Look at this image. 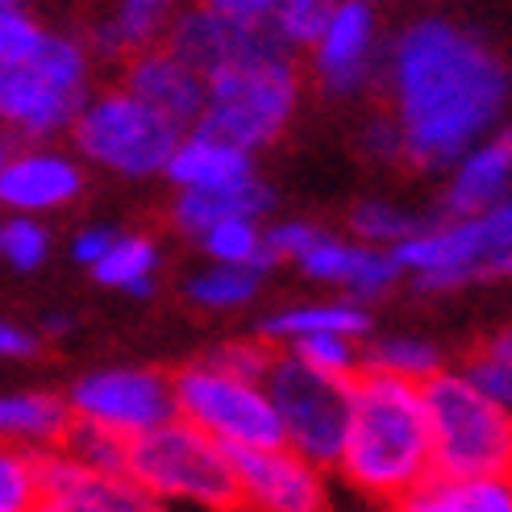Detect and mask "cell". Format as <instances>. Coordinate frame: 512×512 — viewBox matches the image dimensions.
I'll list each match as a JSON object with an SVG mask.
<instances>
[{
	"instance_id": "1",
	"label": "cell",
	"mask_w": 512,
	"mask_h": 512,
	"mask_svg": "<svg viewBox=\"0 0 512 512\" xmlns=\"http://www.w3.org/2000/svg\"><path fill=\"white\" fill-rule=\"evenodd\" d=\"M383 84L404 159L425 171H446L504 125L508 67L488 38L454 17L408 21L383 50Z\"/></svg>"
},
{
	"instance_id": "2",
	"label": "cell",
	"mask_w": 512,
	"mask_h": 512,
	"mask_svg": "<svg viewBox=\"0 0 512 512\" xmlns=\"http://www.w3.org/2000/svg\"><path fill=\"white\" fill-rule=\"evenodd\" d=\"M358 496L396 508L433 471L421 383L358 371L350 383L346 442L334 467Z\"/></svg>"
},
{
	"instance_id": "3",
	"label": "cell",
	"mask_w": 512,
	"mask_h": 512,
	"mask_svg": "<svg viewBox=\"0 0 512 512\" xmlns=\"http://www.w3.org/2000/svg\"><path fill=\"white\" fill-rule=\"evenodd\" d=\"M300 67L279 42H263L204 75L200 130L234 142L250 155L275 146L300 109Z\"/></svg>"
},
{
	"instance_id": "4",
	"label": "cell",
	"mask_w": 512,
	"mask_h": 512,
	"mask_svg": "<svg viewBox=\"0 0 512 512\" xmlns=\"http://www.w3.org/2000/svg\"><path fill=\"white\" fill-rule=\"evenodd\" d=\"M92 50L80 34L42 30L38 46L0 75V130L21 142H55L92 96Z\"/></svg>"
},
{
	"instance_id": "5",
	"label": "cell",
	"mask_w": 512,
	"mask_h": 512,
	"mask_svg": "<svg viewBox=\"0 0 512 512\" xmlns=\"http://www.w3.org/2000/svg\"><path fill=\"white\" fill-rule=\"evenodd\" d=\"M125 479L159 508L188 504L204 512H242L234 454L179 417L130 438Z\"/></svg>"
},
{
	"instance_id": "6",
	"label": "cell",
	"mask_w": 512,
	"mask_h": 512,
	"mask_svg": "<svg viewBox=\"0 0 512 512\" xmlns=\"http://www.w3.org/2000/svg\"><path fill=\"white\" fill-rule=\"evenodd\" d=\"M429 458L442 475H508L512 413L475 392L458 371H438L421 383Z\"/></svg>"
},
{
	"instance_id": "7",
	"label": "cell",
	"mask_w": 512,
	"mask_h": 512,
	"mask_svg": "<svg viewBox=\"0 0 512 512\" xmlns=\"http://www.w3.org/2000/svg\"><path fill=\"white\" fill-rule=\"evenodd\" d=\"M392 259L421 292H454L483 279H504L512 267V204L479 217L421 221Z\"/></svg>"
},
{
	"instance_id": "8",
	"label": "cell",
	"mask_w": 512,
	"mask_h": 512,
	"mask_svg": "<svg viewBox=\"0 0 512 512\" xmlns=\"http://www.w3.org/2000/svg\"><path fill=\"white\" fill-rule=\"evenodd\" d=\"M67 134L75 142V159L84 167L109 171L117 179H155L163 175L184 130L117 84L100 92L92 88Z\"/></svg>"
},
{
	"instance_id": "9",
	"label": "cell",
	"mask_w": 512,
	"mask_h": 512,
	"mask_svg": "<svg viewBox=\"0 0 512 512\" xmlns=\"http://www.w3.org/2000/svg\"><path fill=\"white\" fill-rule=\"evenodd\" d=\"M171 396H175V417L196 425L204 438H213L229 454L279 442V421L263 379L229 371L213 363L209 354L188 363L171 379Z\"/></svg>"
},
{
	"instance_id": "10",
	"label": "cell",
	"mask_w": 512,
	"mask_h": 512,
	"mask_svg": "<svg viewBox=\"0 0 512 512\" xmlns=\"http://www.w3.org/2000/svg\"><path fill=\"white\" fill-rule=\"evenodd\" d=\"M350 383L354 379H334L304 367L288 350L275 354L263 375V388L279 421V442L309 463L334 471L350 421Z\"/></svg>"
},
{
	"instance_id": "11",
	"label": "cell",
	"mask_w": 512,
	"mask_h": 512,
	"mask_svg": "<svg viewBox=\"0 0 512 512\" xmlns=\"http://www.w3.org/2000/svg\"><path fill=\"white\" fill-rule=\"evenodd\" d=\"M383 50H388V34H383L379 5L334 0L317 38L309 42L313 80L329 96H363L383 75Z\"/></svg>"
},
{
	"instance_id": "12",
	"label": "cell",
	"mask_w": 512,
	"mask_h": 512,
	"mask_svg": "<svg viewBox=\"0 0 512 512\" xmlns=\"http://www.w3.org/2000/svg\"><path fill=\"white\" fill-rule=\"evenodd\" d=\"M75 421L113 429L121 438L155 429L175 417L171 379L155 367H100L71 383L63 396Z\"/></svg>"
},
{
	"instance_id": "13",
	"label": "cell",
	"mask_w": 512,
	"mask_h": 512,
	"mask_svg": "<svg viewBox=\"0 0 512 512\" xmlns=\"http://www.w3.org/2000/svg\"><path fill=\"white\" fill-rule=\"evenodd\" d=\"M234 475L242 512H329V471L284 442L238 450Z\"/></svg>"
},
{
	"instance_id": "14",
	"label": "cell",
	"mask_w": 512,
	"mask_h": 512,
	"mask_svg": "<svg viewBox=\"0 0 512 512\" xmlns=\"http://www.w3.org/2000/svg\"><path fill=\"white\" fill-rule=\"evenodd\" d=\"M84 196V163L50 142H25L0 163V204L17 217H50Z\"/></svg>"
},
{
	"instance_id": "15",
	"label": "cell",
	"mask_w": 512,
	"mask_h": 512,
	"mask_svg": "<svg viewBox=\"0 0 512 512\" xmlns=\"http://www.w3.org/2000/svg\"><path fill=\"white\" fill-rule=\"evenodd\" d=\"M300 275L313 279L321 288H334L346 300L358 304H371L379 296H388L400 284V267L392 259V250H379L367 242H354V238H338L321 229V234L309 242V250L296 259Z\"/></svg>"
},
{
	"instance_id": "16",
	"label": "cell",
	"mask_w": 512,
	"mask_h": 512,
	"mask_svg": "<svg viewBox=\"0 0 512 512\" xmlns=\"http://www.w3.org/2000/svg\"><path fill=\"white\" fill-rule=\"evenodd\" d=\"M121 67H125L121 71V88H130L142 105L163 113L171 125L192 130V125L200 121L204 75L188 59H179L167 42L142 50V55H134L130 63H121Z\"/></svg>"
},
{
	"instance_id": "17",
	"label": "cell",
	"mask_w": 512,
	"mask_h": 512,
	"mask_svg": "<svg viewBox=\"0 0 512 512\" xmlns=\"http://www.w3.org/2000/svg\"><path fill=\"white\" fill-rule=\"evenodd\" d=\"M38 512H163L125 475L84 471L59 450L42 454V500Z\"/></svg>"
},
{
	"instance_id": "18",
	"label": "cell",
	"mask_w": 512,
	"mask_h": 512,
	"mask_svg": "<svg viewBox=\"0 0 512 512\" xmlns=\"http://www.w3.org/2000/svg\"><path fill=\"white\" fill-rule=\"evenodd\" d=\"M179 9H184V0H100L84 46L92 50V59L130 63L142 50L167 42Z\"/></svg>"
},
{
	"instance_id": "19",
	"label": "cell",
	"mask_w": 512,
	"mask_h": 512,
	"mask_svg": "<svg viewBox=\"0 0 512 512\" xmlns=\"http://www.w3.org/2000/svg\"><path fill=\"white\" fill-rule=\"evenodd\" d=\"M512 192V138L508 130L475 142L446 167V213L450 217H479L508 209Z\"/></svg>"
},
{
	"instance_id": "20",
	"label": "cell",
	"mask_w": 512,
	"mask_h": 512,
	"mask_svg": "<svg viewBox=\"0 0 512 512\" xmlns=\"http://www.w3.org/2000/svg\"><path fill=\"white\" fill-rule=\"evenodd\" d=\"M275 42L267 25H242V21H229L221 13H213L209 5H184L175 13L171 30H167V46L175 50L179 59H188L200 75L217 71L221 63L246 55V50Z\"/></svg>"
},
{
	"instance_id": "21",
	"label": "cell",
	"mask_w": 512,
	"mask_h": 512,
	"mask_svg": "<svg viewBox=\"0 0 512 512\" xmlns=\"http://www.w3.org/2000/svg\"><path fill=\"white\" fill-rule=\"evenodd\" d=\"M254 175H259V167H254L250 150L200 130V125L179 134L171 159L163 167V179H171L179 192H221V188L246 184Z\"/></svg>"
},
{
	"instance_id": "22",
	"label": "cell",
	"mask_w": 512,
	"mask_h": 512,
	"mask_svg": "<svg viewBox=\"0 0 512 512\" xmlns=\"http://www.w3.org/2000/svg\"><path fill=\"white\" fill-rule=\"evenodd\" d=\"M396 512H512L508 475H442L429 471Z\"/></svg>"
},
{
	"instance_id": "23",
	"label": "cell",
	"mask_w": 512,
	"mask_h": 512,
	"mask_svg": "<svg viewBox=\"0 0 512 512\" xmlns=\"http://www.w3.org/2000/svg\"><path fill=\"white\" fill-rule=\"evenodd\" d=\"M71 425V408L55 392H5L0 396V442L17 450H59Z\"/></svg>"
},
{
	"instance_id": "24",
	"label": "cell",
	"mask_w": 512,
	"mask_h": 512,
	"mask_svg": "<svg viewBox=\"0 0 512 512\" xmlns=\"http://www.w3.org/2000/svg\"><path fill=\"white\" fill-rule=\"evenodd\" d=\"M371 329V313L363 309L358 300L346 296H329V300H300L288 304L263 321V342L275 346H288L296 338H309V334H350V338H367Z\"/></svg>"
},
{
	"instance_id": "25",
	"label": "cell",
	"mask_w": 512,
	"mask_h": 512,
	"mask_svg": "<svg viewBox=\"0 0 512 512\" xmlns=\"http://www.w3.org/2000/svg\"><path fill=\"white\" fill-rule=\"evenodd\" d=\"M271 213V188L259 175L246 179L238 188H221V192H179L171 204L175 229H184L188 238H200L209 225L225 217H267Z\"/></svg>"
},
{
	"instance_id": "26",
	"label": "cell",
	"mask_w": 512,
	"mask_h": 512,
	"mask_svg": "<svg viewBox=\"0 0 512 512\" xmlns=\"http://www.w3.org/2000/svg\"><path fill=\"white\" fill-rule=\"evenodd\" d=\"M159 242L150 234H134V229H117L113 242L105 246V254L88 267L96 275V284L117 288V292H130V296H150L155 292V279H159Z\"/></svg>"
},
{
	"instance_id": "27",
	"label": "cell",
	"mask_w": 512,
	"mask_h": 512,
	"mask_svg": "<svg viewBox=\"0 0 512 512\" xmlns=\"http://www.w3.org/2000/svg\"><path fill=\"white\" fill-rule=\"evenodd\" d=\"M363 371H379L404 383H425L438 371H446V358L421 334H383L371 346H363Z\"/></svg>"
},
{
	"instance_id": "28",
	"label": "cell",
	"mask_w": 512,
	"mask_h": 512,
	"mask_svg": "<svg viewBox=\"0 0 512 512\" xmlns=\"http://www.w3.org/2000/svg\"><path fill=\"white\" fill-rule=\"evenodd\" d=\"M204 259L209 263H225V267H254V271H271V254L263 242V221L259 217H225L217 225H209L196 238Z\"/></svg>"
},
{
	"instance_id": "29",
	"label": "cell",
	"mask_w": 512,
	"mask_h": 512,
	"mask_svg": "<svg viewBox=\"0 0 512 512\" xmlns=\"http://www.w3.org/2000/svg\"><path fill=\"white\" fill-rule=\"evenodd\" d=\"M263 275L267 271H254V267L204 263V271L188 279V300L209 313H238L246 304H254V296L263 288Z\"/></svg>"
},
{
	"instance_id": "30",
	"label": "cell",
	"mask_w": 512,
	"mask_h": 512,
	"mask_svg": "<svg viewBox=\"0 0 512 512\" xmlns=\"http://www.w3.org/2000/svg\"><path fill=\"white\" fill-rule=\"evenodd\" d=\"M125 450H130V438H121L113 429H100L88 421H75L67 425L59 454L80 463L84 471H100V475H125Z\"/></svg>"
},
{
	"instance_id": "31",
	"label": "cell",
	"mask_w": 512,
	"mask_h": 512,
	"mask_svg": "<svg viewBox=\"0 0 512 512\" xmlns=\"http://www.w3.org/2000/svg\"><path fill=\"white\" fill-rule=\"evenodd\" d=\"M421 225L417 213H408L404 204L388 200V196H367L354 204L350 213V234L354 242H367V246H379V250H396L413 229Z\"/></svg>"
},
{
	"instance_id": "32",
	"label": "cell",
	"mask_w": 512,
	"mask_h": 512,
	"mask_svg": "<svg viewBox=\"0 0 512 512\" xmlns=\"http://www.w3.org/2000/svg\"><path fill=\"white\" fill-rule=\"evenodd\" d=\"M42 454L0 442V512H38Z\"/></svg>"
},
{
	"instance_id": "33",
	"label": "cell",
	"mask_w": 512,
	"mask_h": 512,
	"mask_svg": "<svg viewBox=\"0 0 512 512\" xmlns=\"http://www.w3.org/2000/svg\"><path fill=\"white\" fill-rule=\"evenodd\" d=\"M284 350L300 358L304 367L334 375V379H354L363 371V338H350V334H309V338L288 342Z\"/></svg>"
},
{
	"instance_id": "34",
	"label": "cell",
	"mask_w": 512,
	"mask_h": 512,
	"mask_svg": "<svg viewBox=\"0 0 512 512\" xmlns=\"http://www.w3.org/2000/svg\"><path fill=\"white\" fill-rule=\"evenodd\" d=\"M463 375L475 392H483L488 400L512 408V338L508 334H492L483 342L467 363H463Z\"/></svg>"
},
{
	"instance_id": "35",
	"label": "cell",
	"mask_w": 512,
	"mask_h": 512,
	"mask_svg": "<svg viewBox=\"0 0 512 512\" xmlns=\"http://www.w3.org/2000/svg\"><path fill=\"white\" fill-rule=\"evenodd\" d=\"M0 259L13 271H38L50 259V229L42 217H9L0 221Z\"/></svg>"
},
{
	"instance_id": "36",
	"label": "cell",
	"mask_w": 512,
	"mask_h": 512,
	"mask_svg": "<svg viewBox=\"0 0 512 512\" xmlns=\"http://www.w3.org/2000/svg\"><path fill=\"white\" fill-rule=\"evenodd\" d=\"M329 5H334V0H279L271 21H267V30H271V38L279 46L292 50V55L296 50H309V42L317 38Z\"/></svg>"
},
{
	"instance_id": "37",
	"label": "cell",
	"mask_w": 512,
	"mask_h": 512,
	"mask_svg": "<svg viewBox=\"0 0 512 512\" xmlns=\"http://www.w3.org/2000/svg\"><path fill=\"white\" fill-rule=\"evenodd\" d=\"M46 25L25 5H0V75L13 71L38 46Z\"/></svg>"
},
{
	"instance_id": "38",
	"label": "cell",
	"mask_w": 512,
	"mask_h": 512,
	"mask_svg": "<svg viewBox=\"0 0 512 512\" xmlns=\"http://www.w3.org/2000/svg\"><path fill=\"white\" fill-rule=\"evenodd\" d=\"M321 234V225L304 221V217H288V221H275V225H263V242H267V254L271 263H296L309 242Z\"/></svg>"
},
{
	"instance_id": "39",
	"label": "cell",
	"mask_w": 512,
	"mask_h": 512,
	"mask_svg": "<svg viewBox=\"0 0 512 512\" xmlns=\"http://www.w3.org/2000/svg\"><path fill=\"white\" fill-rule=\"evenodd\" d=\"M209 358L221 367H229V371H238V375L263 379L275 354H271V342H229V346H217Z\"/></svg>"
},
{
	"instance_id": "40",
	"label": "cell",
	"mask_w": 512,
	"mask_h": 512,
	"mask_svg": "<svg viewBox=\"0 0 512 512\" xmlns=\"http://www.w3.org/2000/svg\"><path fill=\"white\" fill-rule=\"evenodd\" d=\"M363 150L371 159L379 163H400L404 159V142H400V130H396V121L383 113V117H371L363 125Z\"/></svg>"
},
{
	"instance_id": "41",
	"label": "cell",
	"mask_w": 512,
	"mask_h": 512,
	"mask_svg": "<svg viewBox=\"0 0 512 512\" xmlns=\"http://www.w3.org/2000/svg\"><path fill=\"white\" fill-rule=\"evenodd\" d=\"M200 5H209L213 13H221L229 21H242V25H267L279 0H200Z\"/></svg>"
},
{
	"instance_id": "42",
	"label": "cell",
	"mask_w": 512,
	"mask_h": 512,
	"mask_svg": "<svg viewBox=\"0 0 512 512\" xmlns=\"http://www.w3.org/2000/svg\"><path fill=\"white\" fill-rule=\"evenodd\" d=\"M113 234H117L113 225H84L80 234L71 238V254H75V263H80V267H92V263L100 259V254H105V246L113 242Z\"/></svg>"
},
{
	"instance_id": "43",
	"label": "cell",
	"mask_w": 512,
	"mask_h": 512,
	"mask_svg": "<svg viewBox=\"0 0 512 512\" xmlns=\"http://www.w3.org/2000/svg\"><path fill=\"white\" fill-rule=\"evenodd\" d=\"M34 350H38V334L0 317V358H30Z\"/></svg>"
},
{
	"instance_id": "44",
	"label": "cell",
	"mask_w": 512,
	"mask_h": 512,
	"mask_svg": "<svg viewBox=\"0 0 512 512\" xmlns=\"http://www.w3.org/2000/svg\"><path fill=\"white\" fill-rule=\"evenodd\" d=\"M67 325H71L67 317H50V321H46V329H55V334H63V329H67Z\"/></svg>"
},
{
	"instance_id": "45",
	"label": "cell",
	"mask_w": 512,
	"mask_h": 512,
	"mask_svg": "<svg viewBox=\"0 0 512 512\" xmlns=\"http://www.w3.org/2000/svg\"><path fill=\"white\" fill-rule=\"evenodd\" d=\"M9 150H13V146H9V134H5V130H0V163H5V159H9Z\"/></svg>"
},
{
	"instance_id": "46",
	"label": "cell",
	"mask_w": 512,
	"mask_h": 512,
	"mask_svg": "<svg viewBox=\"0 0 512 512\" xmlns=\"http://www.w3.org/2000/svg\"><path fill=\"white\" fill-rule=\"evenodd\" d=\"M371 5H388V0H371Z\"/></svg>"
},
{
	"instance_id": "47",
	"label": "cell",
	"mask_w": 512,
	"mask_h": 512,
	"mask_svg": "<svg viewBox=\"0 0 512 512\" xmlns=\"http://www.w3.org/2000/svg\"><path fill=\"white\" fill-rule=\"evenodd\" d=\"M392 512H396V508H392Z\"/></svg>"
}]
</instances>
